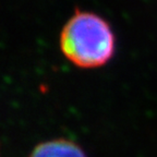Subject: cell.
<instances>
[{
  "label": "cell",
  "instance_id": "cell-1",
  "mask_svg": "<svg viewBox=\"0 0 157 157\" xmlns=\"http://www.w3.org/2000/svg\"><path fill=\"white\" fill-rule=\"evenodd\" d=\"M59 44L62 55L72 64L81 69H95L111 60L116 37L103 17L76 10L62 27Z\"/></svg>",
  "mask_w": 157,
  "mask_h": 157
},
{
  "label": "cell",
  "instance_id": "cell-2",
  "mask_svg": "<svg viewBox=\"0 0 157 157\" xmlns=\"http://www.w3.org/2000/svg\"><path fill=\"white\" fill-rule=\"evenodd\" d=\"M29 157H87L81 146L68 139H56L39 143Z\"/></svg>",
  "mask_w": 157,
  "mask_h": 157
}]
</instances>
